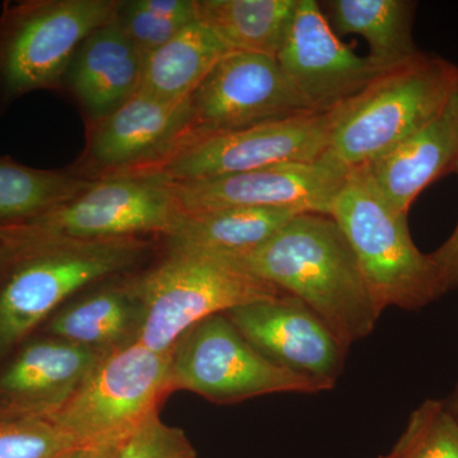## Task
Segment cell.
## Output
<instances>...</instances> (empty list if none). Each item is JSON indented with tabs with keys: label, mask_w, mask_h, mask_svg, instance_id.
<instances>
[{
	"label": "cell",
	"mask_w": 458,
	"mask_h": 458,
	"mask_svg": "<svg viewBox=\"0 0 458 458\" xmlns=\"http://www.w3.org/2000/svg\"><path fill=\"white\" fill-rule=\"evenodd\" d=\"M225 258L306 304L346 348L369 336L381 316L333 216L298 214L262 245Z\"/></svg>",
	"instance_id": "obj_1"
},
{
	"label": "cell",
	"mask_w": 458,
	"mask_h": 458,
	"mask_svg": "<svg viewBox=\"0 0 458 458\" xmlns=\"http://www.w3.org/2000/svg\"><path fill=\"white\" fill-rule=\"evenodd\" d=\"M3 232V231H2ZM0 269V360L89 286L146 267L159 237L16 240Z\"/></svg>",
	"instance_id": "obj_2"
},
{
	"label": "cell",
	"mask_w": 458,
	"mask_h": 458,
	"mask_svg": "<svg viewBox=\"0 0 458 458\" xmlns=\"http://www.w3.org/2000/svg\"><path fill=\"white\" fill-rule=\"evenodd\" d=\"M458 86V66L420 53L384 72L337 107L327 152L319 161L348 174L441 114Z\"/></svg>",
	"instance_id": "obj_3"
},
{
	"label": "cell",
	"mask_w": 458,
	"mask_h": 458,
	"mask_svg": "<svg viewBox=\"0 0 458 458\" xmlns=\"http://www.w3.org/2000/svg\"><path fill=\"white\" fill-rule=\"evenodd\" d=\"M138 278L144 302L138 343L158 352H171L201 319L285 294L225 256L167 247Z\"/></svg>",
	"instance_id": "obj_4"
},
{
	"label": "cell",
	"mask_w": 458,
	"mask_h": 458,
	"mask_svg": "<svg viewBox=\"0 0 458 458\" xmlns=\"http://www.w3.org/2000/svg\"><path fill=\"white\" fill-rule=\"evenodd\" d=\"M330 216L348 240L379 311L418 310L442 297L429 254L410 234L408 214L386 203L360 168L348 172Z\"/></svg>",
	"instance_id": "obj_5"
},
{
	"label": "cell",
	"mask_w": 458,
	"mask_h": 458,
	"mask_svg": "<svg viewBox=\"0 0 458 458\" xmlns=\"http://www.w3.org/2000/svg\"><path fill=\"white\" fill-rule=\"evenodd\" d=\"M120 0L7 2L0 14V116L29 93L62 87L84 38L116 17Z\"/></svg>",
	"instance_id": "obj_6"
},
{
	"label": "cell",
	"mask_w": 458,
	"mask_h": 458,
	"mask_svg": "<svg viewBox=\"0 0 458 458\" xmlns=\"http://www.w3.org/2000/svg\"><path fill=\"white\" fill-rule=\"evenodd\" d=\"M171 352L140 343L99 358L64 406L47 419L81 447L117 445L164 405L171 391Z\"/></svg>",
	"instance_id": "obj_7"
},
{
	"label": "cell",
	"mask_w": 458,
	"mask_h": 458,
	"mask_svg": "<svg viewBox=\"0 0 458 458\" xmlns=\"http://www.w3.org/2000/svg\"><path fill=\"white\" fill-rule=\"evenodd\" d=\"M171 391H189L216 405L274 394H315L334 384L301 375L265 357L225 313L201 319L171 349Z\"/></svg>",
	"instance_id": "obj_8"
},
{
	"label": "cell",
	"mask_w": 458,
	"mask_h": 458,
	"mask_svg": "<svg viewBox=\"0 0 458 458\" xmlns=\"http://www.w3.org/2000/svg\"><path fill=\"white\" fill-rule=\"evenodd\" d=\"M181 216L167 181L156 174H111L49 212L2 225V231L16 240L164 238Z\"/></svg>",
	"instance_id": "obj_9"
},
{
	"label": "cell",
	"mask_w": 458,
	"mask_h": 458,
	"mask_svg": "<svg viewBox=\"0 0 458 458\" xmlns=\"http://www.w3.org/2000/svg\"><path fill=\"white\" fill-rule=\"evenodd\" d=\"M337 107L259 123L188 141L174 155L140 174L167 182H197L279 164L318 162L327 152Z\"/></svg>",
	"instance_id": "obj_10"
},
{
	"label": "cell",
	"mask_w": 458,
	"mask_h": 458,
	"mask_svg": "<svg viewBox=\"0 0 458 458\" xmlns=\"http://www.w3.org/2000/svg\"><path fill=\"white\" fill-rule=\"evenodd\" d=\"M189 110V128L180 148L203 135L312 113L276 57L249 53L223 56L190 95Z\"/></svg>",
	"instance_id": "obj_11"
},
{
	"label": "cell",
	"mask_w": 458,
	"mask_h": 458,
	"mask_svg": "<svg viewBox=\"0 0 458 458\" xmlns=\"http://www.w3.org/2000/svg\"><path fill=\"white\" fill-rule=\"evenodd\" d=\"M276 62L312 113H328L382 72L340 40L315 0H298Z\"/></svg>",
	"instance_id": "obj_12"
},
{
	"label": "cell",
	"mask_w": 458,
	"mask_h": 458,
	"mask_svg": "<svg viewBox=\"0 0 458 458\" xmlns=\"http://www.w3.org/2000/svg\"><path fill=\"white\" fill-rule=\"evenodd\" d=\"M346 176V172L318 161L274 165L197 182L168 183L182 214L227 208H278L330 216Z\"/></svg>",
	"instance_id": "obj_13"
},
{
	"label": "cell",
	"mask_w": 458,
	"mask_h": 458,
	"mask_svg": "<svg viewBox=\"0 0 458 458\" xmlns=\"http://www.w3.org/2000/svg\"><path fill=\"white\" fill-rule=\"evenodd\" d=\"M189 122V98L165 102L138 90L90 128L86 150L75 170L93 180L140 174L179 149Z\"/></svg>",
	"instance_id": "obj_14"
},
{
	"label": "cell",
	"mask_w": 458,
	"mask_h": 458,
	"mask_svg": "<svg viewBox=\"0 0 458 458\" xmlns=\"http://www.w3.org/2000/svg\"><path fill=\"white\" fill-rule=\"evenodd\" d=\"M99 358L36 331L0 360V420H47L73 396Z\"/></svg>",
	"instance_id": "obj_15"
},
{
	"label": "cell",
	"mask_w": 458,
	"mask_h": 458,
	"mask_svg": "<svg viewBox=\"0 0 458 458\" xmlns=\"http://www.w3.org/2000/svg\"><path fill=\"white\" fill-rule=\"evenodd\" d=\"M247 342L301 375L336 384L348 348L306 304L289 294L225 312Z\"/></svg>",
	"instance_id": "obj_16"
},
{
	"label": "cell",
	"mask_w": 458,
	"mask_h": 458,
	"mask_svg": "<svg viewBox=\"0 0 458 458\" xmlns=\"http://www.w3.org/2000/svg\"><path fill=\"white\" fill-rule=\"evenodd\" d=\"M138 273L111 276L75 294L41 325L38 333L99 357L137 343L144 319Z\"/></svg>",
	"instance_id": "obj_17"
},
{
	"label": "cell",
	"mask_w": 458,
	"mask_h": 458,
	"mask_svg": "<svg viewBox=\"0 0 458 458\" xmlns=\"http://www.w3.org/2000/svg\"><path fill=\"white\" fill-rule=\"evenodd\" d=\"M144 56L116 20L89 33L75 50L62 87L96 125L138 92Z\"/></svg>",
	"instance_id": "obj_18"
},
{
	"label": "cell",
	"mask_w": 458,
	"mask_h": 458,
	"mask_svg": "<svg viewBox=\"0 0 458 458\" xmlns=\"http://www.w3.org/2000/svg\"><path fill=\"white\" fill-rule=\"evenodd\" d=\"M457 167L458 125L448 104L420 131L358 168L386 203L409 216L418 195Z\"/></svg>",
	"instance_id": "obj_19"
},
{
	"label": "cell",
	"mask_w": 458,
	"mask_h": 458,
	"mask_svg": "<svg viewBox=\"0 0 458 458\" xmlns=\"http://www.w3.org/2000/svg\"><path fill=\"white\" fill-rule=\"evenodd\" d=\"M319 7L336 35H357L367 41V57L382 73L406 64L421 53L412 40L415 2L327 0L319 3Z\"/></svg>",
	"instance_id": "obj_20"
},
{
	"label": "cell",
	"mask_w": 458,
	"mask_h": 458,
	"mask_svg": "<svg viewBox=\"0 0 458 458\" xmlns=\"http://www.w3.org/2000/svg\"><path fill=\"white\" fill-rule=\"evenodd\" d=\"M278 208H227L182 214L167 236V249H182L219 256H236L267 242L298 216Z\"/></svg>",
	"instance_id": "obj_21"
},
{
	"label": "cell",
	"mask_w": 458,
	"mask_h": 458,
	"mask_svg": "<svg viewBox=\"0 0 458 458\" xmlns=\"http://www.w3.org/2000/svg\"><path fill=\"white\" fill-rule=\"evenodd\" d=\"M298 0H197V20L229 53L276 57Z\"/></svg>",
	"instance_id": "obj_22"
},
{
	"label": "cell",
	"mask_w": 458,
	"mask_h": 458,
	"mask_svg": "<svg viewBox=\"0 0 458 458\" xmlns=\"http://www.w3.org/2000/svg\"><path fill=\"white\" fill-rule=\"evenodd\" d=\"M228 53L207 26L194 21L146 57L138 90L159 101H183Z\"/></svg>",
	"instance_id": "obj_23"
},
{
	"label": "cell",
	"mask_w": 458,
	"mask_h": 458,
	"mask_svg": "<svg viewBox=\"0 0 458 458\" xmlns=\"http://www.w3.org/2000/svg\"><path fill=\"white\" fill-rule=\"evenodd\" d=\"M93 182L75 168L40 170L0 157V225L29 221L49 212Z\"/></svg>",
	"instance_id": "obj_24"
},
{
	"label": "cell",
	"mask_w": 458,
	"mask_h": 458,
	"mask_svg": "<svg viewBox=\"0 0 458 458\" xmlns=\"http://www.w3.org/2000/svg\"><path fill=\"white\" fill-rule=\"evenodd\" d=\"M114 20L146 59L197 21V0H123Z\"/></svg>",
	"instance_id": "obj_25"
},
{
	"label": "cell",
	"mask_w": 458,
	"mask_h": 458,
	"mask_svg": "<svg viewBox=\"0 0 458 458\" xmlns=\"http://www.w3.org/2000/svg\"><path fill=\"white\" fill-rule=\"evenodd\" d=\"M388 458H458V423L443 400H426L410 414Z\"/></svg>",
	"instance_id": "obj_26"
},
{
	"label": "cell",
	"mask_w": 458,
	"mask_h": 458,
	"mask_svg": "<svg viewBox=\"0 0 458 458\" xmlns=\"http://www.w3.org/2000/svg\"><path fill=\"white\" fill-rule=\"evenodd\" d=\"M75 443L47 420H0V458H65Z\"/></svg>",
	"instance_id": "obj_27"
},
{
	"label": "cell",
	"mask_w": 458,
	"mask_h": 458,
	"mask_svg": "<svg viewBox=\"0 0 458 458\" xmlns=\"http://www.w3.org/2000/svg\"><path fill=\"white\" fill-rule=\"evenodd\" d=\"M117 458H199L181 428L165 424L156 412L117 445Z\"/></svg>",
	"instance_id": "obj_28"
},
{
	"label": "cell",
	"mask_w": 458,
	"mask_h": 458,
	"mask_svg": "<svg viewBox=\"0 0 458 458\" xmlns=\"http://www.w3.org/2000/svg\"><path fill=\"white\" fill-rule=\"evenodd\" d=\"M454 172L458 176V167ZM429 256L438 276L442 294L458 288V222L454 233Z\"/></svg>",
	"instance_id": "obj_29"
},
{
	"label": "cell",
	"mask_w": 458,
	"mask_h": 458,
	"mask_svg": "<svg viewBox=\"0 0 458 458\" xmlns=\"http://www.w3.org/2000/svg\"><path fill=\"white\" fill-rule=\"evenodd\" d=\"M65 458H117V447L114 445H99V447H81Z\"/></svg>",
	"instance_id": "obj_30"
},
{
	"label": "cell",
	"mask_w": 458,
	"mask_h": 458,
	"mask_svg": "<svg viewBox=\"0 0 458 458\" xmlns=\"http://www.w3.org/2000/svg\"><path fill=\"white\" fill-rule=\"evenodd\" d=\"M445 405H447L448 410H450L452 417L456 419L458 423V385L456 386V388H454L451 396L448 397V400H445Z\"/></svg>",
	"instance_id": "obj_31"
},
{
	"label": "cell",
	"mask_w": 458,
	"mask_h": 458,
	"mask_svg": "<svg viewBox=\"0 0 458 458\" xmlns=\"http://www.w3.org/2000/svg\"><path fill=\"white\" fill-rule=\"evenodd\" d=\"M7 243H5L4 236H3L2 225H0V269L4 264L5 258H7Z\"/></svg>",
	"instance_id": "obj_32"
},
{
	"label": "cell",
	"mask_w": 458,
	"mask_h": 458,
	"mask_svg": "<svg viewBox=\"0 0 458 458\" xmlns=\"http://www.w3.org/2000/svg\"><path fill=\"white\" fill-rule=\"evenodd\" d=\"M450 105L452 108V113H454V119H456V123L458 125V86L456 90H454V96H452Z\"/></svg>",
	"instance_id": "obj_33"
},
{
	"label": "cell",
	"mask_w": 458,
	"mask_h": 458,
	"mask_svg": "<svg viewBox=\"0 0 458 458\" xmlns=\"http://www.w3.org/2000/svg\"><path fill=\"white\" fill-rule=\"evenodd\" d=\"M379 458H388V457H387V456H386V454H385V456H381V457H379Z\"/></svg>",
	"instance_id": "obj_34"
}]
</instances>
